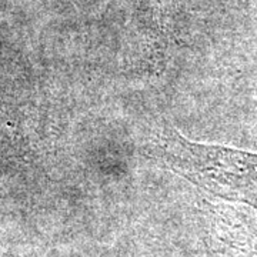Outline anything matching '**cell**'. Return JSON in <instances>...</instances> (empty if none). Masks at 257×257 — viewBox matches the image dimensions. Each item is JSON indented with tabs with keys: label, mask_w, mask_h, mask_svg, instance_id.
<instances>
[{
	"label": "cell",
	"mask_w": 257,
	"mask_h": 257,
	"mask_svg": "<svg viewBox=\"0 0 257 257\" xmlns=\"http://www.w3.org/2000/svg\"><path fill=\"white\" fill-rule=\"evenodd\" d=\"M156 156L177 175L221 197H239L257 189V155L237 149L194 143L165 128Z\"/></svg>",
	"instance_id": "cell-1"
}]
</instances>
